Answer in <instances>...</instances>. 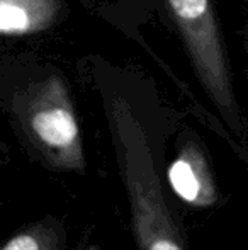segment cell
<instances>
[{
	"label": "cell",
	"instance_id": "obj_2",
	"mask_svg": "<svg viewBox=\"0 0 248 250\" xmlns=\"http://www.w3.org/2000/svg\"><path fill=\"white\" fill-rule=\"evenodd\" d=\"M10 118L38 162L60 174H85V146L66 82L50 75L10 99Z\"/></svg>",
	"mask_w": 248,
	"mask_h": 250
},
{
	"label": "cell",
	"instance_id": "obj_4",
	"mask_svg": "<svg viewBox=\"0 0 248 250\" xmlns=\"http://www.w3.org/2000/svg\"><path fill=\"white\" fill-rule=\"evenodd\" d=\"M167 181L173 194L194 209H209L223 203L208 150L192 131L180 136L175 157L167 167Z\"/></svg>",
	"mask_w": 248,
	"mask_h": 250
},
{
	"label": "cell",
	"instance_id": "obj_6",
	"mask_svg": "<svg viewBox=\"0 0 248 250\" xmlns=\"http://www.w3.org/2000/svg\"><path fill=\"white\" fill-rule=\"evenodd\" d=\"M0 250H70L68 228L55 214L17 228Z\"/></svg>",
	"mask_w": 248,
	"mask_h": 250
},
{
	"label": "cell",
	"instance_id": "obj_3",
	"mask_svg": "<svg viewBox=\"0 0 248 250\" xmlns=\"http://www.w3.org/2000/svg\"><path fill=\"white\" fill-rule=\"evenodd\" d=\"M192 66L206 94L233 135L245 140L247 126L233 87L225 44L211 0H167Z\"/></svg>",
	"mask_w": 248,
	"mask_h": 250
},
{
	"label": "cell",
	"instance_id": "obj_5",
	"mask_svg": "<svg viewBox=\"0 0 248 250\" xmlns=\"http://www.w3.org/2000/svg\"><path fill=\"white\" fill-rule=\"evenodd\" d=\"M58 0H0V33L20 38L41 33L57 21Z\"/></svg>",
	"mask_w": 248,
	"mask_h": 250
},
{
	"label": "cell",
	"instance_id": "obj_1",
	"mask_svg": "<svg viewBox=\"0 0 248 250\" xmlns=\"http://www.w3.org/2000/svg\"><path fill=\"white\" fill-rule=\"evenodd\" d=\"M109 123L136 250H191L167 201L148 133L123 105L111 109Z\"/></svg>",
	"mask_w": 248,
	"mask_h": 250
}]
</instances>
